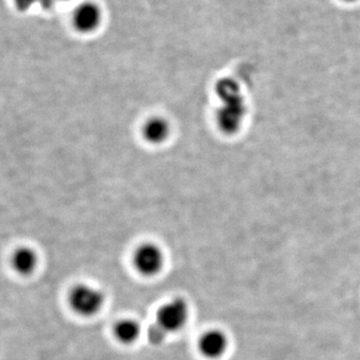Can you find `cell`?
<instances>
[{
  "instance_id": "cell-1",
  "label": "cell",
  "mask_w": 360,
  "mask_h": 360,
  "mask_svg": "<svg viewBox=\"0 0 360 360\" xmlns=\"http://www.w3.org/2000/svg\"><path fill=\"white\" fill-rule=\"evenodd\" d=\"M70 305L75 314L82 316H94L101 311L105 300L103 291L89 284H78L71 290Z\"/></svg>"
},
{
  "instance_id": "cell-2",
  "label": "cell",
  "mask_w": 360,
  "mask_h": 360,
  "mask_svg": "<svg viewBox=\"0 0 360 360\" xmlns=\"http://www.w3.org/2000/svg\"><path fill=\"white\" fill-rule=\"evenodd\" d=\"M189 305L182 297H174L160 307L155 322L168 335L181 330L188 321Z\"/></svg>"
},
{
  "instance_id": "cell-3",
  "label": "cell",
  "mask_w": 360,
  "mask_h": 360,
  "mask_svg": "<svg viewBox=\"0 0 360 360\" xmlns=\"http://www.w3.org/2000/svg\"><path fill=\"white\" fill-rule=\"evenodd\" d=\"M134 265L141 276L151 277L158 276L165 265V255L160 246L155 243H143L135 250Z\"/></svg>"
},
{
  "instance_id": "cell-4",
  "label": "cell",
  "mask_w": 360,
  "mask_h": 360,
  "mask_svg": "<svg viewBox=\"0 0 360 360\" xmlns=\"http://www.w3.org/2000/svg\"><path fill=\"white\" fill-rule=\"evenodd\" d=\"M101 21V11L94 2H84L75 9L73 23L78 32L90 33L94 32Z\"/></svg>"
},
{
  "instance_id": "cell-5",
  "label": "cell",
  "mask_w": 360,
  "mask_h": 360,
  "mask_svg": "<svg viewBox=\"0 0 360 360\" xmlns=\"http://www.w3.org/2000/svg\"><path fill=\"white\" fill-rule=\"evenodd\" d=\"M170 134V123L162 116H153L148 118L141 127L142 137L151 146H161L165 143L169 139Z\"/></svg>"
},
{
  "instance_id": "cell-6",
  "label": "cell",
  "mask_w": 360,
  "mask_h": 360,
  "mask_svg": "<svg viewBox=\"0 0 360 360\" xmlns=\"http://www.w3.org/2000/svg\"><path fill=\"white\" fill-rule=\"evenodd\" d=\"M200 352L203 356L210 359H220L226 352L229 340L225 333L219 329L206 331L198 342Z\"/></svg>"
},
{
  "instance_id": "cell-7",
  "label": "cell",
  "mask_w": 360,
  "mask_h": 360,
  "mask_svg": "<svg viewBox=\"0 0 360 360\" xmlns=\"http://www.w3.org/2000/svg\"><path fill=\"white\" fill-rule=\"evenodd\" d=\"M39 257L32 248L22 246L14 251L11 265L20 276H30L37 269Z\"/></svg>"
},
{
  "instance_id": "cell-8",
  "label": "cell",
  "mask_w": 360,
  "mask_h": 360,
  "mask_svg": "<svg viewBox=\"0 0 360 360\" xmlns=\"http://www.w3.org/2000/svg\"><path fill=\"white\" fill-rule=\"evenodd\" d=\"M141 335V326L135 319H127L118 321L115 326L116 340L123 345H132Z\"/></svg>"
},
{
  "instance_id": "cell-9",
  "label": "cell",
  "mask_w": 360,
  "mask_h": 360,
  "mask_svg": "<svg viewBox=\"0 0 360 360\" xmlns=\"http://www.w3.org/2000/svg\"><path fill=\"white\" fill-rule=\"evenodd\" d=\"M167 333L155 321L148 329V338L151 345H162L165 340H167Z\"/></svg>"
},
{
  "instance_id": "cell-10",
  "label": "cell",
  "mask_w": 360,
  "mask_h": 360,
  "mask_svg": "<svg viewBox=\"0 0 360 360\" xmlns=\"http://www.w3.org/2000/svg\"><path fill=\"white\" fill-rule=\"evenodd\" d=\"M39 0H14L15 6L18 7V11H26L30 8V7L34 6Z\"/></svg>"
},
{
  "instance_id": "cell-11",
  "label": "cell",
  "mask_w": 360,
  "mask_h": 360,
  "mask_svg": "<svg viewBox=\"0 0 360 360\" xmlns=\"http://www.w3.org/2000/svg\"><path fill=\"white\" fill-rule=\"evenodd\" d=\"M58 1H68V0H39L40 6L44 9H51Z\"/></svg>"
},
{
  "instance_id": "cell-12",
  "label": "cell",
  "mask_w": 360,
  "mask_h": 360,
  "mask_svg": "<svg viewBox=\"0 0 360 360\" xmlns=\"http://www.w3.org/2000/svg\"><path fill=\"white\" fill-rule=\"evenodd\" d=\"M345 1H355V0H345Z\"/></svg>"
}]
</instances>
